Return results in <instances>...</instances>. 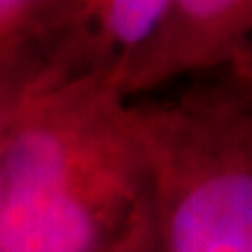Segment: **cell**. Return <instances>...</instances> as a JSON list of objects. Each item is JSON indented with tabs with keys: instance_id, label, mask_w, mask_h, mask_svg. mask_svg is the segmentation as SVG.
I'll return each instance as SVG.
<instances>
[{
	"instance_id": "5b68a950",
	"label": "cell",
	"mask_w": 252,
	"mask_h": 252,
	"mask_svg": "<svg viewBox=\"0 0 252 252\" xmlns=\"http://www.w3.org/2000/svg\"><path fill=\"white\" fill-rule=\"evenodd\" d=\"M47 0H0V33L31 31Z\"/></svg>"
},
{
	"instance_id": "6da1fadb",
	"label": "cell",
	"mask_w": 252,
	"mask_h": 252,
	"mask_svg": "<svg viewBox=\"0 0 252 252\" xmlns=\"http://www.w3.org/2000/svg\"><path fill=\"white\" fill-rule=\"evenodd\" d=\"M143 175L126 100L100 75L47 61L9 126L0 252H94Z\"/></svg>"
},
{
	"instance_id": "8992f818",
	"label": "cell",
	"mask_w": 252,
	"mask_h": 252,
	"mask_svg": "<svg viewBox=\"0 0 252 252\" xmlns=\"http://www.w3.org/2000/svg\"><path fill=\"white\" fill-rule=\"evenodd\" d=\"M77 0H47V5L42 7V12L35 17V21H33V31H37L40 35H45V31H49V28L54 26L56 21L68 12V9L75 5Z\"/></svg>"
},
{
	"instance_id": "7a4b0ae2",
	"label": "cell",
	"mask_w": 252,
	"mask_h": 252,
	"mask_svg": "<svg viewBox=\"0 0 252 252\" xmlns=\"http://www.w3.org/2000/svg\"><path fill=\"white\" fill-rule=\"evenodd\" d=\"M161 194L166 252H252V75L126 100Z\"/></svg>"
},
{
	"instance_id": "3957f363",
	"label": "cell",
	"mask_w": 252,
	"mask_h": 252,
	"mask_svg": "<svg viewBox=\"0 0 252 252\" xmlns=\"http://www.w3.org/2000/svg\"><path fill=\"white\" fill-rule=\"evenodd\" d=\"M252 75V0H171L154 35L112 80L124 100L180 80Z\"/></svg>"
},
{
	"instance_id": "277c9868",
	"label": "cell",
	"mask_w": 252,
	"mask_h": 252,
	"mask_svg": "<svg viewBox=\"0 0 252 252\" xmlns=\"http://www.w3.org/2000/svg\"><path fill=\"white\" fill-rule=\"evenodd\" d=\"M47 65V52L31 31L0 33V198H2V159L9 126L21 98Z\"/></svg>"
}]
</instances>
